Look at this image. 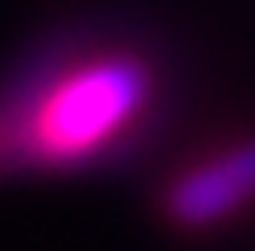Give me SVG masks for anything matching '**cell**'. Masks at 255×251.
<instances>
[{
  "mask_svg": "<svg viewBox=\"0 0 255 251\" xmlns=\"http://www.w3.org/2000/svg\"><path fill=\"white\" fill-rule=\"evenodd\" d=\"M165 99L144 45L70 37L29 54L0 78V181L78 177L136 148Z\"/></svg>",
  "mask_w": 255,
  "mask_h": 251,
  "instance_id": "obj_1",
  "label": "cell"
},
{
  "mask_svg": "<svg viewBox=\"0 0 255 251\" xmlns=\"http://www.w3.org/2000/svg\"><path fill=\"white\" fill-rule=\"evenodd\" d=\"M156 210L181 235H210L255 210V132L222 140L173 169Z\"/></svg>",
  "mask_w": 255,
  "mask_h": 251,
  "instance_id": "obj_2",
  "label": "cell"
}]
</instances>
